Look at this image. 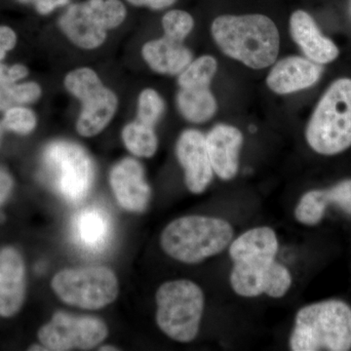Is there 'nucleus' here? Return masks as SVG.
I'll return each mask as SVG.
<instances>
[{
  "label": "nucleus",
  "instance_id": "nucleus-1",
  "mask_svg": "<svg viewBox=\"0 0 351 351\" xmlns=\"http://www.w3.org/2000/svg\"><path fill=\"white\" fill-rule=\"evenodd\" d=\"M228 248L233 263L230 282L235 294L243 298L267 295L274 299L287 294L292 274L276 261L278 239L271 228H251L232 240Z\"/></svg>",
  "mask_w": 351,
  "mask_h": 351
},
{
  "label": "nucleus",
  "instance_id": "nucleus-2",
  "mask_svg": "<svg viewBox=\"0 0 351 351\" xmlns=\"http://www.w3.org/2000/svg\"><path fill=\"white\" fill-rule=\"evenodd\" d=\"M211 32L215 43L223 54L249 68H267L278 56V29L267 16H219L214 20Z\"/></svg>",
  "mask_w": 351,
  "mask_h": 351
},
{
  "label": "nucleus",
  "instance_id": "nucleus-3",
  "mask_svg": "<svg viewBox=\"0 0 351 351\" xmlns=\"http://www.w3.org/2000/svg\"><path fill=\"white\" fill-rule=\"evenodd\" d=\"M293 351L351 350V307L328 300L302 307L289 339Z\"/></svg>",
  "mask_w": 351,
  "mask_h": 351
},
{
  "label": "nucleus",
  "instance_id": "nucleus-4",
  "mask_svg": "<svg viewBox=\"0 0 351 351\" xmlns=\"http://www.w3.org/2000/svg\"><path fill=\"white\" fill-rule=\"evenodd\" d=\"M232 226L215 217H181L166 226L160 245L178 262L195 265L223 253L233 240Z\"/></svg>",
  "mask_w": 351,
  "mask_h": 351
},
{
  "label": "nucleus",
  "instance_id": "nucleus-5",
  "mask_svg": "<svg viewBox=\"0 0 351 351\" xmlns=\"http://www.w3.org/2000/svg\"><path fill=\"white\" fill-rule=\"evenodd\" d=\"M307 144L322 156L351 147V80L339 78L321 97L306 129Z\"/></svg>",
  "mask_w": 351,
  "mask_h": 351
},
{
  "label": "nucleus",
  "instance_id": "nucleus-6",
  "mask_svg": "<svg viewBox=\"0 0 351 351\" xmlns=\"http://www.w3.org/2000/svg\"><path fill=\"white\" fill-rule=\"evenodd\" d=\"M156 324L168 338L191 343L197 337L204 313L202 289L188 279L163 283L157 289Z\"/></svg>",
  "mask_w": 351,
  "mask_h": 351
},
{
  "label": "nucleus",
  "instance_id": "nucleus-7",
  "mask_svg": "<svg viewBox=\"0 0 351 351\" xmlns=\"http://www.w3.org/2000/svg\"><path fill=\"white\" fill-rule=\"evenodd\" d=\"M43 163L46 179L64 199L78 203L86 197L94 181V165L82 147L55 141L44 149Z\"/></svg>",
  "mask_w": 351,
  "mask_h": 351
},
{
  "label": "nucleus",
  "instance_id": "nucleus-8",
  "mask_svg": "<svg viewBox=\"0 0 351 351\" xmlns=\"http://www.w3.org/2000/svg\"><path fill=\"white\" fill-rule=\"evenodd\" d=\"M125 6L120 0H86L71 4L60 17L59 27L76 47L95 50L126 19Z\"/></svg>",
  "mask_w": 351,
  "mask_h": 351
},
{
  "label": "nucleus",
  "instance_id": "nucleus-9",
  "mask_svg": "<svg viewBox=\"0 0 351 351\" xmlns=\"http://www.w3.org/2000/svg\"><path fill=\"white\" fill-rule=\"evenodd\" d=\"M64 86L82 103L75 124L77 133L92 138L105 130L117 112L119 98L97 71L88 66L73 69L64 76Z\"/></svg>",
  "mask_w": 351,
  "mask_h": 351
},
{
  "label": "nucleus",
  "instance_id": "nucleus-10",
  "mask_svg": "<svg viewBox=\"0 0 351 351\" xmlns=\"http://www.w3.org/2000/svg\"><path fill=\"white\" fill-rule=\"evenodd\" d=\"M51 287L64 304L83 309L104 308L119 292L114 272L101 265L61 270L53 277Z\"/></svg>",
  "mask_w": 351,
  "mask_h": 351
},
{
  "label": "nucleus",
  "instance_id": "nucleus-11",
  "mask_svg": "<svg viewBox=\"0 0 351 351\" xmlns=\"http://www.w3.org/2000/svg\"><path fill=\"white\" fill-rule=\"evenodd\" d=\"M103 320L87 316L57 313L38 330L39 343L48 350H90L107 338Z\"/></svg>",
  "mask_w": 351,
  "mask_h": 351
},
{
  "label": "nucleus",
  "instance_id": "nucleus-12",
  "mask_svg": "<svg viewBox=\"0 0 351 351\" xmlns=\"http://www.w3.org/2000/svg\"><path fill=\"white\" fill-rule=\"evenodd\" d=\"M176 156L184 170L189 191L195 195L204 193L214 178L206 136L196 129L184 130L176 144Z\"/></svg>",
  "mask_w": 351,
  "mask_h": 351
},
{
  "label": "nucleus",
  "instance_id": "nucleus-13",
  "mask_svg": "<svg viewBox=\"0 0 351 351\" xmlns=\"http://www.w3.org/2000/svg\"><path fill=\"white\" fill-rule=\"evenodd\" d=\"M110 184L115 199L124 210L133 213L147 210L152 189L138 160L128 157L115 164L110 172Z\"/></svg>",
  "mask_w": 351,
  "mask_h": 351
},
{
  "label": "nucleus",
  "instance_id": "nucleus-14",
  "mask_svg": "<svg viewBox=\"0 0 351 351\" xmlns=\"http://www.w3.org/2000/svg\"><path fill=\"white\" fill-rule=\"evenodd\" d=\"M27 267L22 254L13 246L0 248V317L11 318L24 306Z\"/></svg>",
  "mask_w": 351,
  "mask_h": 351
},
{
  "label": "nucleus",
  "instance_id": "nucleus-15",
  "mask_svg": "<svg viewBox=\"0 0 351 351\" xmlns=\"http://www.w3.org/2000/svg\"><path fill=\"white\" fill-rule=\"evenodd\" d=\"M243 135L237 127L217 124L206 135V145L214 174L223 181L237 177Z\"/></svg>",
  "mask_w": 351,
  "mask_h": 351
},
{
  "label": "nucleus",
  "instance_id": "nucleus-16",
  "mask_svg": "<svg viewBox=\"0 0 351 351\" xmlns=\"http://www.w3.org/2000/svg\"><path fill=\"white\" fill-rule=\"evenodd\" d=\"M322 71L319 64L306 58H284L277 62L269 71L267 84L276 94L295 93L313 86L319 80Z\"/></svg>",
  "mask_w": 351,
  "mask_h": 351
},
{
  "label": "nucleus",
  "instance_id": "nucleus-17",
  "mask_svg": "<svg viewBox=\"0 0 351 351\" xmlns=\"http://www.w3.org/2000/svg\"><path fill=\"white\" fill-rule=\"evenodd\" d=\"M293 40L301 48L307 59L319 64L332 63L339 51L331 39L323 36L313 18L304 10H297L290 18Z\"/></svg>",
  "mask_w": 351,
  "mask_h": 351
},
{
  "label": "nucleus",
  "instance_id": "nucleus-18",
  "mask_svg": "<svg viewBox=\"0 0 351 351\" xmlns=\"http://www.w3.org/2000/svg\"><path fill=\"white\" fill-rule=\"evenodd\" d=\"M141 53L149 68L163 75H179L193 60L184 43L165 36L145 43Z\"/></svg>",
  "mask_w": 351,
  "mask_h": 351
},
{
  "label": "nucleus",
  "instance_id": "nucleus-19",
  "mask_svg": "<svg viewBox=\"0 0 351 351\" xmlns=\"http://www.w3.org/2000/svg\"><path fill=\"white\" fill-rule=\"evenodd\" d=\"M71 228L78 246L90 252L104 250L112 234L110 217L99 207H88L76 214Z\"/></svg>",
  "mask_w": 351,
  "mask_h": 351
},
{
  "label": "nucleus",
  "instance_id": "nucleus-20",
  "mask_svg": "<svg viewBox=\"0 0 351 351\" xmlns=\"http://www.w3.org/2000/svg\"><path fill=\"white\" fill-rule=\"evenodd\" d=\"M176 103L182 117L195 124L209 121L218 110L216 98L209 87L180 88Z\"/></svg>",
  "mask_w": 351,
  "mask_h": 351
},
{
  "label": "nucleus",
  "instance_id": "nucleus-21",
  "mask_svg": "<svg viewBox=\"0 0 351 351\" xmlns=\"http://www.w3.org/2000/svg\"><path fill=\"white\" fill-rule=\"evenodd\" d=\"M121 138L128 152L138 158H151L158 149V138L154 127L137 119L123 127Z\"/></svg>",
  "mask_w": 351,
  "mask_h": 351
},
{
  "label": "nucleus",
  "instance_id": "nucleus-22",
  "mask_svg": "<svg viewBox=\"0 0 351 351\" xmlns=\"http://www.w3.org/2000/svg\"><path fill=\"white\" fill-rule=\"evenodd\" d=\"M307 195L314 210L320 216H324L330 204L351 216V179L343 180L330 189L309 191Z\"/></svg>",
  "mask_w": 351,
  "mask_h": 351
},
{
  "label": "nucleus",
  "instance_id": "nucleus-23",
  "mask_svg": "<svg viewBox=\"0 0 351 351\" xmlns=\"http://www.w3.org/2000/svg\"><path fill=\"white\" fill-rule=\"evenodd\" d=\"M218 69V62L213 56L204 55L193 60L180 73L178 84L180 88L210 87Z\"/></svg>",
  "mask_w": 351,
  "mask_h": 351
},
{
  "label": "nucleus",
  "instance_id": "nucleus-24",
  "mask_svg": "<svg viewBox=\"0 0 351 351\" xmlns=\"http://www.w3.org/2000/svg\"><path fill=\"white\" fill-rule=\"evenodd\" d=\"M43 89L34 82H17L0 87V112L8 108L34 103L40 98Z\"/></svg>",
  "mask_w": 351,
  "mask_h": 351
},
{
  "label": "nucleus",
  "instance_id": "nucleus-25",
  "mask_svg": "<svg viewBox=\"0 0 351 351\" xmlns=\"http://www.w3.org/2000/svg\"><path fill=\"white\" fill-rule=\"evenodd\" d=\"M165 112V101L162 97L152 88H145L138 94L137 101V120L156 127Z\"/></svg>",
  "mask_w": 351,
  "mask_h": 351
},
{
  "label": "nucleus",
  "instance_id": "nucleus-26",
  "mask_svg": "<svg viewBox=\"0 0 351 351\" xmlns=\"http://www.w3.org/2000/svg\"><path fill=\"white\" fill-rule=\"evenodd\" d=\"M1 126L18 135H29L38 126V117L31 108L18 106L3 112Z\"/></svg>",
  "mask_w": 351,
  "mask_h": 351
},
{
  "label": "nucleus",
  "instance_id": "nucleus-27",
  "mask_svg": "<svg viewBox=\"0 0 351 351\" xmlns=\"http://www.w3.org/2000/svg\"><path fill=\"white\" fill-rule=\"evenodd\" d=\"M162 27L165 36L184 43L195 27V20L186 11L171 10L163 16Z\"/></svg>",
  "mask_w": 351,
  "mask_h": 351
},
{
  "label": "nucleus",
  "instance_id": "nucleus-28",
  "mask_svg": "<svg viewBox=\"0 0 351 351\" xmlns=\"http://www.w3.org/2000/svg\"><path fill=\"white\" fill-rule=\"evenodd\" d=\"M29 75V69L22 64H8L0 63V87L8 86L20 82Z\"/></svg>",
  "mask_w": 351,
  "mask_h": 351
},
{
  "label": "nucleus",
  "instance_id": "nucleus-29",
  "mask_svg": "<svg viewBox=\"0 0 351 351\" xmlns=\"http://www.w3.org/2000/svg\"><path fill=\"white\" fill-rule=\"evenodd\" d=\"M17 44V34L11 27L0 25V61L5 58L7 53L14 49Z\"/></svg>",
  "mask_w": 351,
  "mask_h": 351
},
{
  "label": "nucleus",
  "instance_id": "nucleus-30",
  "mask_svg": "<svg viewBox=\"0 0 351 351\" xmlns=\"http://www.w3.org/2000/svg\"><path fill=\"white\" fill-rule=\"evenodd\" d=\"M13 178L6 170L0 167V206L5 204L10 198L13 193Z\"/></svg>",
  "mask_w": 351,
  "mask_h": 351
},
{
  "label": "nucleus",
  "instance_id": "nucleus-31",
  "mask_svg": "<svg viewBox=\"0 0 351 351\" xmlns=\"http://www.w3.org/2000/svg\"><path fill=\"white\" fill-rule=\"evenodd\" d=\"M36 11L40 15H48L52 13L58 7L66 5L69 0H34Z\"/></svg>",
  "mask_w": 351,
  "mask_h": 351
},
{
  "label": "nucleus",
  "instance_id": "nucleus-32",
  "mask_svg": "<svg viewBox=\"0 0 351 351\" xmlns=\"http://www.w3.org/2000/svg\"><path fill=\"white\" fill-rule=\"evenodd\" d=\"M135 6L149 7L152 10H162L172 6L177 0H127Z\"/></svg>",
  "mask_w": 351,
  "mask_h": 351
},
{
  "label": "nucleus",
  "instance_id": "nucleus-33",
  "mask_svg": "<svg viewBox=\"0 0 351 351\" xmlns=\"http://www.w3.org/2000/svg\"><path fill=\"white\" fill-rule=\"evenodd\" d=\"M100 350H108V351H110V350H117V348H115V346H101L100 348Z\"/></svg>",
  "mask_w": 351,
  "mask_h": 351
},
{
  "label": "nucleus",
  "instance_id": "nucleus-34",
  "mask_svg": "<svg viewBox=\"0 0 351 351\" xmlns=\"http://www.w3.org/2000/svg\"><path fill=\"white\" fill-rule=\"evenodd\" d=\"M21 2H23V3H27V2H32L34 0H20Z\"/></svg>",
  "mask_w": 351,
  "mask_h": 351
},
{
  "label": "nucleus",
  "instance_id": "nucleus-35",
  "mask_svg": "<svg viewBox=\"0 0 351 351\" xmlns=\"http://www.w3.org/2000/svg\"><path fill=\"white\" fill-rule=\"evenodd\" d=\"M2 138V126H0V143H1Z\"/></svg>",
  "mask_w": 351,
  "mask_h": 351
},
{
  "label": "nucleus",
  "instance_id": "nucleus-36",
  "mask_svg": "<svg viewBox=\"0 0 351 351\" xmlns=\"http://www.w3.org/2000/svg\"><path fill=\"white\" fill-rule=\"evenodd\" d=\"M2 219H3V217H2V214L0 213V221H2Z\"/></svg>",
  "mask_w": 351,
  "mask_h": 351
}]
</instances>
